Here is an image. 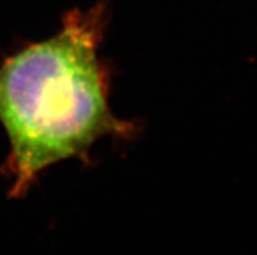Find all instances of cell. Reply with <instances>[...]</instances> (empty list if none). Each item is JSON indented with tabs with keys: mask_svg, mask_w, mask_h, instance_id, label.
Returning a JSON list of instances; mask_svg holds the SVG:
<instances>
[{
	"mask_svg": "<svg viewBox=\"0 0 257 255\" xmlns=\"http://www.w3.org/2000/svg\"><path fill=\"white\" fill-rule=\"evenodd\" d=\"M107 21L103 2L75 8L56 34L28 43L0 65V124L10 141L4 171L13 198L56 163H88L99 139L137 134L136 124L115 116L108 103L110 72L99 58Z\"/></svg>",
	"mask_w": 257,
	"mask_h": 255,
	"instance_id": "obj_1",
	"label": "cell"
}]
</instances>
